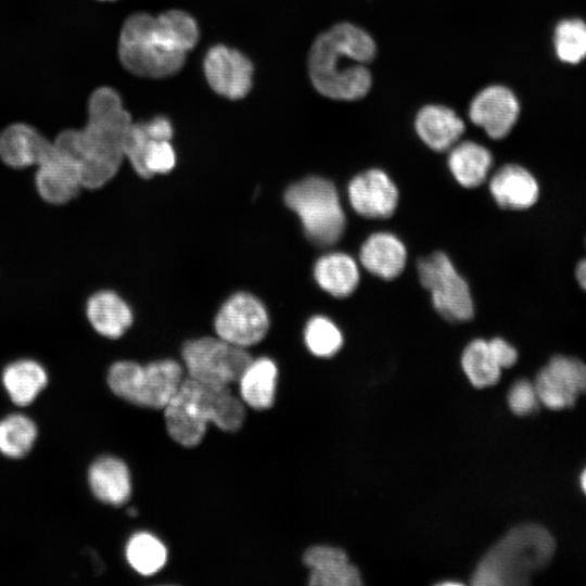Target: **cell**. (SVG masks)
I'll return each mask as SVG.
<instances>
[{"label":"cell","mask_w":586,"mask_h":586,"mask_svg":"<svg viewBox=\"0 0 586 586\" xmlns=\"http://www.w3.org/2000/svg\"><path fill=\"white\" fill-rule=\"evenodd\" d=\"M170 437L183 447H194L203 440L207 424L226 432L238 431L245 419L243 402L229 386L199 382L187 377L164 407Z\"/></svg>","instance_id":"3"},{"label":"cell","mask_w":586,"mask_h":586,"mask_svg":"<svg viewBox=\"0 0 586 586\" xmlns=\"http://www.w3.org/2000/svg\"><path fill=\"white\" fill-rule=\"evenodd\" d=\"M126 558L135 571L142 575H152L165 565L167 549L154 535L141 532L129 539Z\"/></svg>","instance_id":"28"},{"label":"cell","mask_w":586,"mask_h":586,"mask_svg":"<svg viewBox=\"0 0 586 586\" xmlns=\"http://www.w3.org/2000/svg\"><path fill=\"white\" fill-rule=\"evenodd\" d=\"M415 128L430 149L443 152L458 142L464 131V123L453 109L428 104L417 113Z\"/></svg>","instance_id":"19"},{"label":"cell","mask_w":586,"mask_h":586,"mask_svg":"<svg viewBox=\"0 0 586 586\" xmlns=\"http://www.w3.org/2000/svg\"><path fill=\"white\" fill-rule=\"evenodd\" d=\"M36 436L35 423L23 415H12L0 421V451L8 457H24Z\"/></svg>","instance_id":"31"},{"label":"cell","mask_w":586,"mask_h":586,"mask_svg":"<svg viewBox=\"0 0 586 586\" xmlns=\"http://www.w3.org/2000/svg\"><path fill=\"white\" fill-rule=\"evenodd\" d=\"M556 56L565 64H578L586 59V23L579 18H564L553 30Z\"/></svg>","instance_id":"30"},{"label":"cell","mask_w":586,"mask_h":586,"mask_svg":"<svg viewBox=\"0 0 586 586\" xmlns=\"http://www.w3.org/2000/svg\"><path fill=\"white\" fill-rule=\"evenodd\" d=\"M520 115L514 92L502 85H491L475 94L469 107L471 122L492 139L505 138Z\"/></svg>","instance_id":"13"},{"label":"cell","mask_w":586,"mask_h":586,"mask_svg":"<svg viewBox=\"0 0 586 586\" xmlns=\"http://www.w3.org/2000/svg\"><path fill=\"white\" fill-rule=\"evenodd\" d=\"M353 209L366 218L390 217L398 203V190L381 169L373 168L355 176L348 183Z\"/></svg>","instance_id":"14"},{"label":"cell","mask_w":586,"mask_h":586,"mask_svg":"<svg viewBox=\"0 0 586 586\" xmlns=\"http://www.w3.org/2000/svg\"><path fill=\"white\" fill-rule=\"evenodd\" d=\"M284 202L300 218L306 237L317 246L336 243L346 218L334 184L321 177H307L291 184Z\"/></svg>","instance_id":"5"},{"label":"cell","mask_w":586,"mask_h":586,"mask_svg":"<svg viewBox=\"0 0 586 586\" xmlns=\"http://www.w3.org/2000/svg\"><path fill=\"white\" fill-rule=\"evenodd\" d=\"M304 339L308 349L319 357L334 355L343 344L340 329L323 316H315L307 322Z\"/></svg>","instance_id":"32"},{"label":"cell","mask_w":586,"mask_h":586,"mask_svg":"<svg viewBox=\"0 0 586 586\" xmlns=\"http://www.w3.org/2000/svg\"><path fill=\"white\" fill-rule=\"evenodd\" d=\"M131 123L119 94L101 87L89 99L86 126L58 135L53 143L77 165L82 188H101L116 175L125 160L124 142Z\"/></svg>","instance_id":"1"},{"label":"cell","mask_w":586,"mask_h":586,"mask_svg":"<svg viewBox=\"0 0 586 586\" xmlns=\"http://www.w3.org/2000/svg\"><path fill=\"white\" fill-rule=\"evenodd\" d=\"M53 142L34 127L13 124L0 133V160L9 167L37 166L50 153Z\"/></svg>","instance_id":"16"},{"label":"cell","mask_w":586,"mask_h":586,"mask_svg":"<svg viewBox=\"0 0 586 586\" xmlns=\"http://www.w3.org/2000/svg\"><path fill=\"white\" fill-rule=\"evenodd\" d=\"M462 368L475 387L494 385L501 368L496 361L488 341L476 339L468 344L461 357Z\"/></svg>","instance_id":"27"},{"label":"cell","mask_w":586,"mask_h":586,"mask_svg":"<svg viewBox=\"0 0 586 586\" xmlns=\"http://www.w3.org/2000/svg\"><path fill=\"white\" fill-rule=\"evenodd\" d=\"M375 43L362 28L340 23L322 33L308 55V74L322 95L342 101L364 98L372 85L367 64L375 55Z\"/></svg>","instance_id":"2"},{"label":"cell","mask_w":586,"mask_h":586,"mask_svg":"<svg viewBox=\"0 0 586 586\" xmlns=\"http://www.w3.org/2000/svg\"><path fill=\"white\" fill-rule=\"evenodd\" d=\"M448 167L455 179L466 188L481 186L492 167V153L473 141L457 142L449 149Z\"/></svg>","instance_id":"25"},{"label":"cell","mask_w":586,"mask_h":586,"mask_svg":"<svg viewBox=\"0 0 586 586\" xmlns=\"http://www.w3.org/2000/svg\"><path fill=\"white\" fill-rule=\"evenodd\" d=\"M489 191L500 207L509 209L528 208L539 194L535 177L517 164L501 166L489 181Z\"/></svg>","instance_id":"18"},{"label":"cell","mask_w":586,"mask_h":586,"mask_svg":"<svg viewBox=\"0 0 586 586\" xmlns=\"http://www.w3.org/2000/svg\"><path fill=\"white\" fill-rule=\"evenodd\" d=\"M183 379L181 365L173 359L145 366L122 360L113 364L107 372V383L115 395L151 409H164Z\"/></svg>","instance_id":"7"},{"label":"cell","mask_w":586,"mask_h":586,"mask_svg":"<svg viewBox=\"0 0 586 586\" xmlns=\"http://www.w3.org/2000/svg\"><path fill=\"white\" fill-rule=\"evenodd\" d=\"M556 551L552 535L537 524L510 530L482 558L472 574L475 586H521L545 569Z\"/></svg>","instance_id":"4"},{"label":"cell","mask_w":586,"mask_h":586,"mask_svg":"<svg viewBox=\"0 0 586 586\" xmlns=\"http://www.w3.org/2000/svg\"><path fill=\"white\" fill-rule=\"evenodd\" d=\"M148 131L154 140L170 141L173 138V126L169 119L165 116H156L153 119L145 122Z\"/></svg>","instance_id":"36"},{"label":"cell","mask_w":586,"mask_h":586,"mask_svg":"<svg viewBox=\"0 0 586 586\" xmlns=\"http://www.w3.org/2000/svg\"><path fill=\"white\" fill-rule=\"evenodd\" d=\"M36 167V190L39 196L49 204H66L82 189L77 165L62 154L54 143L50 153Z\"/></svg>","instance_id":"15"},{"label":"cell","mask_w":586,"mask_h":586,"mask_svg":"<svg viewBox=\"0 0 586 586\" xmlns=\"http://www.w3.org/2000/svg\"><path fill=\"white\" fill-rule=\"evenodd\" d=\"M176 165V153L170 141L152 140L143 157L145 178L167 174Z\"/></svg>","instance_id":"33"},{"label":"cell","mask_w":586,"mask_h":586,"mask_svg":"<svg viewBox=\"0 0 586 586\" xmlns=\"http://www.w3.org/2000/svg\"><path fill=\"white\" fill-rule=\"evenodd\" d=\"M88 480L94 496L105 504L122 506L131 495L129 470L118 458H99L90 467Z\"/></svg>","instance_id":"22"},{"label":"cell","mask_w":586,"mask_h":586,"mask_svg":"<svg viewBox=\"0 0 586 586\" xmlns=\"http://www.w3.org/2000/svg\"><path fill=\"white\" fill-rule=\"evenodd\" d=\"M181 355L188 377L218 386H229L238 382L253 359L244 348L218 336L188 341Z\"/></svg>","instance_id":"8"},{"label":"cell","mask_w":586,"mask_h":586,"mask_svg":"<svg viewBox=\"0 0 586 586\" xmlns=\"http://www.w3.org/2000/svg\"><path fill=\"white\" fill-rule=\"evenodd\" d=\"M575 277L581 288L586 291V258L582 259L575 268Z\"/></svg>","instance_id":"37"},{"label":"cell","mask_w":586,"mask_h":586,"mask_svg":"<svg viewBox=\"0 0 586 586\" xmlns=\"http://www.w3.org/2000/svg\"><path fill=\"white\" fill-rule=\"evenodd\" d=\"M539 404L534 383L521 379L511 385L508 393V405L513 413L528 416L537 410Z\"/></svg>","instance_id":"34"},{"label":"cell","mask_w":586,"mask_h":586,"mask_svg":"<svg viewBox=\"0 0 586 586\" xmlns=\"http://www.w3.org/2000/svg\"><path fill=\"white\" fill-rule=\"evenodd\" d=\"M314 277L323 291L335 297H346L358 285L359 269L352 256L332 252L318 258Z\"/></svg>","instance_id":"23"},{"label":"cell","mask_w":586,"mask_h":586,"mask_svg":"<svg viewBox=\"0 0 586 586\" xmlns=\"http://www.w3.org/2000/svg\"><path fill=\"white\" fill-rule=\"evenodd\" d=\"M118 55L130 73L146 78H164L181 69L187 54L166 41L155 26L154 16L136 13L122 27Z\"/></svg>","instance_id":"6"},{"label":"cell","mask_w":586,"mask_h":586,"mask_svg":"<svg viewBox=\"0 0 586 586\" xmlns=\"http://www.w3.org/2000/svg\"><path fill=\"white\" fill-rule=\"evenodd\" d=\"M404 243L390 232H375L364 242L359 253L361 265L372 275L391 280L399 276L406 265Z\"/></svg>","instance_id":"20"},{"label":"cell","mask_w":586,"mask_h":586,"mask_svg":"<svg viewBox=\"0 0 586 586\" xmlns=\"http://www.w3.org/2000/svg\"><path fill=\"white\" fill-rule=\"evenodd\" d=\"M491 351L500 366V368H509L513 366L518 359L517 349L508 342L500 337H495L488 341Z\"/></svg>","instance_id":"35"},{"label":"cell","mask_w":586,"mask_h":586,"mask_svg":"<svg viewBox=\"0 0 586 586\" xmlns=\"http://www.w3.org/2000/svg\"><path fill=\"white\" fill-rule=\"evenodd\" d=\"M417 268L421 284L430 291L433 306L443 318L453 322L472 319L469 285L445 253L434 252L419 259Z\"/></svg>","instance_id":"9"},{"label":"cell","mask_w":586,"mask_h":586,"mask_svg":"<svg viewBox=\"0 0 586 586\" xmlns=\"http://www.w3.org/2000/svg\"><path fill=\"white\" fill-rule=\"evenodd\" d=\"M2 381L11 399L16 405L26 406L43 390L48 375L37 361L21 359L4 369Z\"/></svg>","instance_id":"26"},{"label":"cell","mask_w":586,"mask_h":586,"mask_svg":"<svg viewBox=\"0 0 586 586\" xmlns=\"http://www.w3.org/2000/svg\"><path fill=\"white\" fill-rule=\"evenodd\" d=\"M154 18L156 28L175 50L187 54L194 48L199 40V27L190 14L170 10Z\"/></svg>","instance_id":"29"},{"label":"cell","mask_w":586,"mask_h":586,"mask_svg":"<svg viewBox=\"0 0 586 586\" xmlns=\"http://www.w3.org/2000/svg\"><path fill=\"white\" fill-rule=\"evenodd\" d=\"M277 374V366L271 359H252L238 381L242 402L256 410L270 408L276 394Z\"/></svg>","instance_id":"24"},{"label":"cell","mask_w":586,"mask_h":586,"mask_svg":"<svg viewBox=\"0 0 586 586\" xmlns=\"http://www.w3.org/2000/svg\"><path fill=\"white\" fill-rule=\"evenodd\" d=\"M304 563L310 569L313 586H358L361 584L356 566L346 553L335 547L313 546L304 553Z\"/></svg>","instance_id":"17"},{"label":"cell","mask_w":586,"mask_h":586,"mask_svg":"<svg viewBox=\"0 0 586 586\" xmlns=\"http://www.w3.org/2000/svg\"><path fill=\"white\" fill-rule=\"evenodd\" d=\"M539 403L551 410L575 405L586 394V364L578 358L557 355L542 368L534 382Z\"/></svg>","instance_id":"11"},{"label":"cell","mask_w":586,"mask_h":586,"mask_svg":"<svg viewBox=\"0 0 586 586\" xmlns=\"http://www.w3.org/2000/svg\"><path fill=\"white\" fill-rule=\"evenodd\" d=\"M218 337L245 348L260 342L269 329L268 313L263 303L250 293L230 296L215 317Z\"/></svg>","instance_id":"10"},{"label":"cell","mask_w":586,"mask_h":586,"mask_svg":"<svg viewBox=\"0 0 586 586\" xmlns=\"http://www.w3.org/2000/svg\"><path fill=\"white\" fill-rule=\"evenodd\" d=\"M581 487L584 494L586 495V468L583 470L581 474Z\"/></svg>","instance_id":"38"},{"label":"cell","mask_w":586,"mask_h":586,"mask_svg":"<svg viewBox=\"0 0 586 586\" xmlns=\"http://www.w3.org/2000/svg\"><path fill=\"white\" fill-rule=\"evenodd\" d=\"M86 315L92 328L109 339L122 336L132 323L128 304L109 290L95 292L88 298Z\"/></svg>","instance_id":"21"},{"label":"cell","mask_w":586,"mask_h":586,"mask_svg":"<svg viewBox=\"0 0 586 586\" xmlns=\"http://www.w3.org/2000/svg\"><path fill=\"white\" fill-rule=\"evenodd\" d=\"M211 88L230 100L244 98L252 88L253 65L240 51L224 44L212 47L203 62Z\"/></svg>","instance_id":"12"}]
</instances>
